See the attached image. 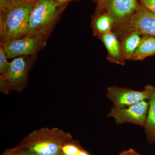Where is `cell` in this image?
<instances>
[{
  "instance_id": "8fae6325",
  "label": "cell",
  "mask_w": 155,
  "mask_h": 155,
  "mask_svg": "<svg viewBox=\"0 0 155 155\" xmlns=\"http://www.w3.org/2000/svg\"><path fill=\"white\" fill-rule=\"evenodd\" d=\"M148 101V109L143 127L149 143H155V87Z\"/></svg>"
},
{
  "instance_id": "d6986e66",
  "label": "cell",
  "mask_w": 155,
  "mask_h": 155,
  "mask_svg": "<svg viewBox=\"0 0 155 155\" xmlns=\"http://www.w3.org/2000/svg\"><path fill=\"white\" fill-rule=\"evenodd\" d=\"M108 0H97V16L100 15L101 12L105 8H106L107 2Z\"/></svg>"
},
{
  "instance_id": "44dd1931",
  "label": "cell",
  "mask_w": 155,
  "mask_h": 155,
  "mask_svg": "<svg viewBox=\"0 0 155 155\" xmlns=\"http://www.w3.org/2000/svg\"><path fill=\"white\" fill-rule=\"evenodd\" d=\"M5 155H26L25 151L21 150H17L15 151L11 152Z\"/></svg>"
},
{
  "instance_id": "e0dca14e",
  "label": "cell",
  "mask_w": 155,
  "mask_h": 155,
  "mask_svg": "<svg viewBox=\"0 0 155 155\" xmlns=\"http://www.w3.org/2000/svg\"><path fill=\"white\" fill-rule=\"evenodd\" d=\"M35 0H0L1 11L25 3L29 2Z\"/></svg>"
},
{
  "instance_id": "ba28073f",
  "label": "cell",
  "mask_w": 155,
  "mask_h": 155,
  "mask_svg": "<svg viewBox=\"0 0 155 155\" xmlns=\"http://www.w3.org/2000/svg\"><path fill=\"white\" fill-rule=\"evenodd\" d=\"M36 54L14 58L10 62L8 72L2 75V80L7 81L11 85L18 86L26 78L31 64L36 58Z\"/></svg>"
},
{
  "instance_id": "9a60e30c",
  "label": "cell",
  "mask_w": 155,
  "mask_h": 155,
  "mask_svg": "<svg viewBox=\"0 0 155 155\" xmlns=\"http://www.w3.org/2000/svg\"><path fill=\"white\" fill-rule=\"evenodd\" d=\"M62 155H90L78 145L68 143L62 148Z\"/></svg>"
},
{
  "instance_id": "7c38bea8",
  "label": "cell",
  "mask_w": 155,
  "mask_h": 155,
  "mask_svg": "<svg viewBox=\"0 0 155 155\" xmlns=\"http://www.w3.org/2000/svg\"><path fill=\"white\" fill-rule=\"evenodd\" d=\"M155 54V37L144 35L132 58L134 61H141Z\"/></svg>"
},
{
  "instance_id": "7402d4cb",
  "label": "cell",
  "mask_w": 155,
  "mask_h": 155,
  "mask_svg": "<svg viewBox=\"0 0 155 155\" xmlns=\"http://www.w3.org/2000/svg\"><path fill=\"white\" fill-rule=\"evenodd\" d=\"M58 5L61 6H65L71 0H55Z\"/></svg>"
},
{
  "instance_id": "ac0fdd59",
  "label": "cell",
  "mask_w": 155,
  "mask_h": 155,
  "mask_svg": "<svg viewBox=\"0 0 155 155\" xmlns=\"http://www.w3.org/2000/svg\"><path fill=\"white\" fill-rule=\"evenodd\" d=\"M146 8L155 14V0H138Z\"/></svg>"
},
{
  "instance_id": "ffe728a7",
  "label": "cell",
  "mask_w": 155,
  "mask_h": 155,
  "mask_svg": "<svg viewBox=\"0 0 155 155\" xmlns=\"http://www.w3.org/2000/svg\"><path fill=\"white\" fill-rule=\"evenodd\" d=\"M119 155H141L133 149H129L119 153Z\"/></svg>"
},
{
  "instance_id": "277c9868",
  "label": "cell",
  "mask_w": 155,
  "mask_h": 155,
  "mask_svg": "<svg viewBox=\"0 0 155 155\" xmlns=\"http://www.w3.org/2000/svg\"><path fill=\"white\" fill-rule=\"evenodd\" d=\"M47 39L41 35H26L2 46L8 59H11L36 54L45 46Z\"/></svg>"
},
{
  "instance_id": "4fadbf2b",
  "label": "cell",
  "mask_w": 155,
  "mask_h": 155,
  "mask_svg": "<svg viewBox=\"0 0 155 155\" xmlns=\"http://www.w3.org/2000/svg\"><path fill=\"white\" fill-rule=\"evenodd\" d=\"M141 39L140 34L135 31H131L125 37L121 45L122 54L125 60H132Z\"/></svg>"
},
{
  "instance_id": "8992f818",
  "label": "cell",
  "mask_w": 155,
  "mask_h": 155,
  "mask_svg": "<svg viewBox=\"0 0 155 155\" xmlns=\"http://www.w3.org/2000/svg\"><path fill=\"white\" fill-rule=\"evenodd\" d=\"M119 23L127 25L132 31L155 37V14L143 6L139 5L129 18Z\"/></svg>"
},
{
  "instance_id": "52a82bcc",
  "label": "cell",
  "mask_w": 155,
  "mask_h": 155,
  "mask_svg": "<svg viewBox=\"0 0 155 155\" xmlns=\"http://www.w3.org/2000/svg\"><path fill=\"white\" fill-rule=\"evenodd\" d=\"M66 142L62 137H32L24 142L21 147L39 155H60Z\"/></svg>"
},
{
  "instance_id": "5bb4252c",
  "label": "cell",
  "mask_w": 155,
  "mask_h": 155,
  "mask_svg": "<svg viewBox=\"0 0 155 155\" xmlns=\"http://www.w3.org/2000/svg\"><path fill=\"white\" fill-rule=\"evenodd\" d=\"M114 23V19L107 13L98 15L92 23L94 34L98 36L111 32Z\"/></svg>"
},
{
  "instance_id": "603a6c76",
  "label": "cell",
  "mask_w": 155,
  "mask_h": 155,
  "mask_svg": "<svg viewBox=\"0 0 155 155\" xmlns=\"http://www.w3.org/2000/svg\"><path fill=\"white\" fill-rule=\"evenodd\" d=\"M26 155H39L36 153L33 152L29 151L26 150L25 151Z\"/></svg>"
},
{
  "instance_id": "2e32d148",
  "label": "cell",
  "mask_w": 155,
  "mask_h": 155,
  "mask_svg": "<svg viewBox=\"0 0 155 155\" xmlns=\"http://www.w3.org/2000/svg\"><path fill=\"white\" fill-rule=\"evenodd\" d=\"M8 58L3 46H0V72L2 75H5L8 72L10 62L8 61Z\"/></svg>"
},
{
  "instance_id": "5b68a950",
  "label": "cell",
  "mask_w": 155,
  "mask_h": 155,
  "mask_svg": "<svg viewBox=\"0 0 155 155\" xmlns=\"http://www.w3.org/2000/svg\"><path fill=\"white\" fill-rule=\"evenodd\" d=\"M148 107V102L147 101L125 108L113 107L108 113L107 117L114 118L116 125L129 123L143 127Z\"/></svg>"
},
{
  "instance_id": "9c48e42d",
  "label": "cell",
  "mask_w": 155,
  "mask_h": 155,
  "mask_svg": "<svg viewBox=\"0 0 155 155\" xmlns=\"http://www.w3.org/2000/svg\"><path fill=\"white\" fill-rule=\"evenodd\" d=\"M138 6L137 0H108L106 9L115 23H120L129 18Z\"/></svg>"
},
{
  "instance_id": "6da1fadb",
  "label": "cell",
  "mask_w": 155,
  "mask_h": 155,
  "mask_svg": "<svg viewBox=\"0 0 155 155\" xmlns=\"http://www.w3.org/2000/svg\"><path fill=\"white\" fill-rule=\"evenodd\" d=\"M36 1L1 11V45H5L27 35L31 12Z\"/></svg>"
},
{
  "instance_id": "cb8c5ba5",
  "label": "cell",
  "mask_w": 155,
  "mask_h": 155,
  "mask_svg": "<svg viewBox=\"0 0 155 155\" xmlns=\"http://www.w3.org/2000/svg\"><path fill=\"white\" fill-rule=\"evenodd\" d=\"M62 155V154H60V155Z\"/></svg>"
},
{
  "instance_id": "7a4b0ae2",
  "label": "cell",
  "mask_w": 155,
  "mask_h": 155,
  "mask_svg": "<svg viewBox=\"0 0 155 155\" xmlns=\"http://www.w3.org/2000/svg\"><path fill=\"white\" fill-rule=\"evenodd\" d=\"M64 7L58 5L55 0H37L31 12L27 35L48 38Z\"/></svg>"
},
{
  "instance_id": "3957f363",
  "label": "cell",
  "mask_w": 155,
  "mask_h": 155,
  "mask_svg": "<svg viewBox=\"0 0 155 155\" xmlns=\"http://www.w3.org/2000/svg\"><path fill=\"white\" fill-rule=\"evenodd\" d=\"M154 88L155 87L148 85L143 91H137L127 87L110 86L107 88L106 96L112 102L113 107L123 108L143 101H148Z\"/></svg>"
},
{
  "instance_id": "30bf717a",
  "label": "cell",
  "mask_w": 155,
  "mask_h": 155,
  "mask_svg": "<svg viewBox=\"0 0 155 155\" xmlns=\"http://www.w3.org/2000/svg\"><path fill=\"white\" fill-rule=\"evenodd\" d=\"M107 51L109 61L121 65L125 64V59L122 54L121 45L117 37L112 31L98 35Z\"/></svg>"
}]
</instances>
